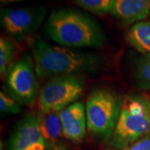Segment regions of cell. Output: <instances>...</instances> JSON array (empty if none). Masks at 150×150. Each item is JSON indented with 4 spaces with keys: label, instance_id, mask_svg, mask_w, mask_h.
I'll return each mask as SVG.
<instances>
[{
    "label": "cell",
    "instance_id": "obj_4",
    "mask_svg": "<svg viewBox=\"0 0 150 150\" xmlns=\"http://www.w3.org/2000/svg\"><path fill=\"white\" fill-rule=\"evenodd\" d=\"M122 100L108 88H97L88 97L85 110L87 128L98 138L109 140L121 110Z\"/></svg>",
    "mask_w": 150,
    "mask_h": 150
},
{
    "label": "cell",
    "instance_id": "obj_1",
    "mask_svg": "<svg viewBox=\"0 0 150 150\" xmlns=\"http://www.w3.org/2000/svg\"><path fill=\"white\" fill-rule=\"evenodd\" d=\"M32 56L36 74L40 79L94 73L101 66V59L98 55L54 45L42 38L33 41Z\"/></svg>",
    "mask_w": 150,
    "mask_h": 150
},
{
    "label": "cell",
    "instance_id": "obj_6",
    "mask_svg": "<svg viewBox=\"0 0 150 150\" xmlns=\"http://www.w3.org/2000/svg\"><path fill=\"white\" fill-rule=\"evenodd\" d=\"M33 56L25 53L12 67L6 84L12 96L25 105H32L38 95V82Z\"/></svg>",
    "mask_w": 150,
    "mask_h": 150
},
{
    "label": "cell",
    "instance_id": "obj_16",
    "mask_svg": "<svg viewBox=\"0 0 150 150\" xmlns=\"http://www.w3.org/2000/svg\"><path fill=\"white\" fill-rule=\"evenodd\" d=\"M13 97L8 95L5 92H0V112L2 115L17 114L21 112L18 102Z\"/></svg>",
    "mask_w": 150,
    "mask_h": 150
},
{
    "label": "cell",
    "instance_id": "obj_10",
    "mask_svg": "<svg viewBox=\"0 0 150 150\" xmlns=\"http://www.w3.org/2000/svg\"><path fill=\"white\" fill-rule=\"evenodd\" d=\"M111 14L126 24H135L149 18L150 0H115Z\"/></svg>",
    "mask_w": 150,
    "mask_h": 150
},
{
    "label": "cell",
    "instance_id": "obj_3",
    "mask_svg": "<svg viewBox=\"0 0 150 150\" xmlns=\"http://www.w3.org/2000/svg\"><path fill=\"white\" fill-rule=\"evenodd\" d=\"M150 134V102L140 95H127L109 144L123 150Z\"/></svg>",
    "mask_w": 150,
    "mask_h": 150
},
{
    "label": "cell",
    "instance_id": "obj_19",
    "mask_svg": "<svg viewBox=\"0 0 150 150\" xmlns=\"http://www.w3.org/2000/svg\"><path fill=\"white\" fill-rule=\"evenodd\" d=\"M2 4H11V3H18L22 1H26V0H0Z\"/></svg>",
    "mask_w": 150,
    "mask_h": 150
},
{
    "label": "cell",
    "instance_id": "obj_20",
    "mask_svg": "<svg viewBox=\"0 0 150 150\" xmlns=\"http://www.w3.org/2000/svg\"><path fill=\"white\" fill-rule=\"evenodd\" d=\"M109 150H118V149H109Z\"/></svg>",
    "mask_w": 150,
    "mask_h": 150
},
{
    "label": "cell",
    "instance_id": "obj_18",
    "mask_svg": "<svg viewBox=\"0 0 150 150\" xmlns=\"http://www.w3.org/2000/svg\"><path fill=\"white\" fill-rule=\"evenodd\" d=\"M49 150H74L70 146L65 144L63 142H60L58 144L54 146L53 148H51Z\"/></svg>",
    "mask_w": 150,
    "mask_h": 150
},
{
    "label": "cell",
    "instance_id": "obj_8",
    "mask_svg": "<svg viewBox=\"0 0 150 150\" xmlns=\"http://www.w3.org/2000/svg\"><path fill=\"white\" fill-rule=\"evenodd\" d=\"M8 150H48L38 112H28L18 121L9 136Z\"/></svg>",
    "mask_w": 150,
    "mask_h": 150
},
{
    "label": "cell",
    "instance_id": "obj_11",
    "mask_svg": "<svg viewBox=\"0 0 150 150\" xmlns=\"http://www.w3.org/2000/svg\"><path fill=\"white\" fill-rule=\"evenodd\" d=\"M38 118L40 129L49 150L54 146L62 142L61 139L64 137L59 112L49 113H42L39 112Z\"/></svg>",
    "mask_w": 150,
    "mask_h": 150
},
{
    "label": "cell",
    "instance_id": "obj_15",
    "mask_svg": "<svg viewBox=\"0 0 150 150\" xmlns=\"http://www.w3.org/2000/svg\"><path fill=\"white\" fill-rule=\"evenodd\" d=\"M83 9L95 14L111 13L115 0H74Z\"/></svg>",
    "mask_w": 150,
    "mask_h": 150
},
{
    "label": "cell",
    "instance_id": "obj_17",
    "mask_svg": "<svg viewBox=\"0 0 150 150\" xmlns=\"http://www.w3.org/2000/svg\"><path fill=\"white\" fill-rule=\"evenodd\" d=\"M123 150H150V135L140 139Z\"/></svg>",
    "mask_w": 150,
    "mask_h": 150
},
{
    "label": "cell",
    "instance_id": "obj_5",
    "mask_svg": "<svg viewBox=\"0 0 150 150\" xmlns=\"http://www.w3.org/2000/svg\"><path fill=\"white\" fill-rule=\"evenodd\" d=\"M84 87L83 75H64L48 79L38 93L39 112H60L80 98Z\"/></svg>",
    "mask_w": 150,
    "mask_h": 150
},
{
    "label": "cell",
    "instance_id": "obj_14",
    "mask_svg": "<svg viewBox=\"0 0 150 150\" xmlns=\"http://www.w3.org/2000/svg\"><path fill=\"white\" fill-rule=\"evenodd\" d=\"M134 77L138 84L144 89L150 88V54H145L136 62Z\"/></svg>",
    "mask_w": 150,
    "mask_h": 150
},
{
    "label": "cell",
    "instance_id": "obj_2",
    "mask_svg": "<svg viewBox=\"0 0 150 150\" xmlns=\"http://www.w3.org/2000/svg\"><path fill=\"white\" fill-rule=\"evenodd\" d=\"M48 36L67 48H101L106 36L101 26L80 11L59 8L51 13L46 23Z\"/></svg>",
    "mask_w": 150,
    "mask_h": 150
},
{
    "label": "cell",
    "instance_id": "obj_7",
    "mask_svg": "<svg viewBox=\"0 0 150 150\" xmlns=\"http://www.w3.org/2000/svg\"><path fill=\"white\" fill-rule=\"evenodd\" d=\"M47 9L43 6L5 8L1 10V24L9 35L23 38L32 34L41 26Z\"/></svg>",
    "mask_w": 150,
    "mask_h": 150
},
{
    "label": "cell",
    "instance_id": "obj_13",
    "mask_svg": "<svg viewBox=\"0 0 150 150\" xmlns=\"http://www.w3.org/2000/svg\"><path fill=\"white\" fill-rule=\"evenodd\" d=\"M128 40L141 53L150 54V20L134 24L128 33Z\"/></svg>",
    "mask_w": 150,
    "mask_h": 150
},
{
    "label": "cell",
    "instance_id": "obj_12",
    "mask_svg": "<svg viewBox=\"0 0 150 150\" xmlns=\"http://www.w3.org/2000/svg\"><path fill=\"white\" fill-rule=\"evenodd\" d=\"M18 54L17 43L10 38L2 36L0 38V74L1 79H5L12 67L16 64Z\"/></svg>",
    "mask_w": 150,
    "mask_h": 150
},
{
    "label": "cell",
    "instance_id": "obj_9",
    "mask_svg": "<svg viewBox=\"0 0 150 150\" xmlns=\"http://www.w3.org/2000/svg\"><path fill=\"white\" fill-rule=\"evenodd\" d=\"M64 138L75 144L84 139L87 130L85 106L75 102L59 112Z\"/></svg>",
    "mask_w": 150,
    "mask_h": 150
}]
</instances>
